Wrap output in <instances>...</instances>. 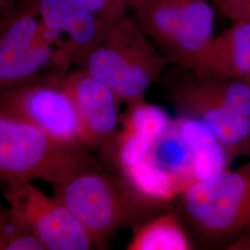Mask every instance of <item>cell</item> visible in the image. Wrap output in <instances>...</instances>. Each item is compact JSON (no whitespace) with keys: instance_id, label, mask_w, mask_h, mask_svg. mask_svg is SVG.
Masks as SVG:
<instances>
[{"instance_id":"cell-1","label":"cell","mask_w":250,"mask_h":250,"mask_svg":"<svg viewBox=\"0 0 250 250\" xmlns=\"http://www.w3.org/2000/svg\"><path fill=\"white\" fill-rule=\"evenodd\" d=\"M52 188L99 250L107 249L110 239L122 230L133 231L172 209L145 198L125 177L107 172L104 165L75 171Z\"/></svg>"},{"instance_id":"cell-2","label":"cell","mask_w":250,"mask_h":250,"mask_svg":"<svg viewBox=\"0 0 250 250\" xmlns=\"http://www.w3.org/2000/svg\"><path fill=\"white\" fill-rule=\"evenodd\" d=\"M172 65L161 78L171 104L182 115L203 123L232 163L238 158L250 160V82L203 77Z\"/></svg>"},{"instance_id":"cell-3","label":"cell","mask_w":250,"mask_h":250,"mask_svg":"<svg viewBox=\"0 0 250 250\" xmlns=\"http://www.w3.org/2000/svg\"><path fill=\"white\" fill-rule=\"evenodd\" d=\"M173 209L195 248L227 250L250 231V160L216 178L193 184Z\"/></svg>"},{"instance_id":"cell-4","label":"cell","mask_w":250,"mask_h":250,"mask_svg":"<svg viewBox=\"0 0 250 250\" xmlns=\"http://www.w3.org/2000/svg\"><path fill=\"white\" fill-rule=\"evenodd\" d=\"M101 165L86 145L64 143L0 110V183L42 180L54 186L75 171Z\"/></svg>"},{"instance_id":"cell-5","label":"cell","mask_w":250,"mask_h":250,"mask_svg":"<svg viewBox=\"0 0 250 250\" xmlns=\"http://www.w3.org/2000/svg\"><path fill=\"white\" fill-rule=\"evenodd\" d=\"M171 64L129 13L111 26L78 68L107 85L127 106L144 100Z\"/></svg>"},{"instance_id":"cell-6","label":"cell","mask_w":250,"mask_h":250,"mask_svg":"<svg viewBox=\"0 0 250 250\" xmlns=\"http://www.w3.org/2000/svg\"><path fill=\"white\" fill-rule=\"evenodd\" d=\"M62 47L45 28L36 0H17L0 16V93L53 71L68 72Z\"/></svg>"},{"instance_id":"cell-7","label":"cell","mask_w":250,"mask_h":250,"mask_svg":"<svg viewBox=\"0 0 250 250\" xmlns=\"http://www.w3.org/2000/svg\"><path fill=\"white\" fill-rule=\"evenodd\" d=\"M128 5L136 23L172 64L212 37L214 11L207 0H134Z\"/></svg>"},{"instance_id":"cell-8","label":"cell","mask_w":250,"mask_h":250,"mask_svg":"<svg viewBox=\"0 0 250 250\" xmlns=\"http://www.w3.org/2000/svg\"><path fill=\"white\" fill-rule=\"evenodd\" d=\"M68 72H45L1 92L0 110L36 125L62 142L85 145L76 109L63 85Z\"/></svg>"},{"instance_id":"cell-9","label":"cell","mask_w":250,"mask_h":250,"mask_svg":"<svg viewBox=\"0 0 250 250\" xmlns=\"http://www.w3.org/2000/svg\"><path fill=\"white\" fill-rule=\"evenodd\" d=\"M4 196L13 217L44 244L46 250H91L89 232L62 202L31 182L8 185Z\"/></svg>"},{"instance_id":"cell-10","label":"cell","mask_w":250,"mask_h":250,"mask_svg":"<svg viewBox=\"0 0 250 250\" xmlns=\"http://www.w3.org/2000/svg\"><path fill=\"white\" fill-rule=\"evenodd\" d=\"M62 83L79 118L83 142L101 153L120 128L123 102L107 85L81 68L66 72Z\"/></svg>"},{"instance_id":"cell-11","label":"cell","mask_w":250,"mask_h":250,"mask_svg":"<svg viewBox=\"0 0 250 250\" xmlns=\"http://www.w3.org/2000/svg\"><path fill=\"white\" fill-rule=\"evenodd\" d=\"M45 28L62 47L67 62L77 68L106 37L112 25L100 21L82 0H36Z\"/></svg>"},{"instance_id":"cell-12","label":"cell","mask_w":250,"mask_h":250,"mask_svg":"<svg viewBox=\"0 0 250 250\" xmlns=\"http://www.w3.org/2000/svg\"><path fill=\"white\" fill-rule=\"evenodd\" d=\"M171 123L162 107L145 99L127 105L118 132L100 154L121 175L149 156L153 145Z\"/></svg>"},{"instance_id":"cell-13","label":"cell","mask_w":250,"mask_h":250,"mask_svg":"<svg viewBox=\"0 0 250 250\" xmlns=\"http://www.w3.org/2000/svg\"><path fill=\"white\" fill-rule=\"evenodd\" d=\"M203 77L221 79L250 78V21L234 24L211 37L196 52L177 63Z\"/></svg>"},{"instance_id":"cell-14","label":"cell","mask_w":250,"mask_h":250,"mask_svg":"<svg viewBox=\"0 0 250 250\" xmlns=\"http://www.w3.org/2000/svg\"><path fill=\"white\" fill-rule=\"evenodd\" d=\"M173 124L190 147L196 183L216 178L230 170L232 162L223 146L203 123L181 114Z\"/></svg>"},{"instance_id":"cell-15","label":"cell","mask_w":250,"mask_h":250,"mask_svg":"<svg viewBox=\"0 0 250 250\" xmlns=\"http://www.w3.org/2000/svg\"><path fill=\"white\" fill-rule=\"evenodd\" d=\"M127 250H196L178 214L172 208L133 230Z\"/></svg>"},{"instance_id":"cell-16","label":"cell","mask_w":250,"mask_h":250,"mask_svg":"<svg viewBox=\"0 0 250 250\" xmlns=\"http://www.w3.org/2000/svg\"><path fill=\"white\" fill-rule=\"evenodd\" d=\"M145 198L155 204L174 208V201L187 190L178 178L162 170L148 156L121 174Z\"/></svg>"},{"instance_id":"cell-17","label":"cell","mask_w":250,"mask_h":250,"mask_svg":"<svg viewBox=\"0 0 250 250\" xmlns=\"http://www.w3.org/2000/svg\"><path fill=\"white\" fill-rule=\"evenodd\" d=\"M149 157L162 170L178 178L187 189L196 183L192 153L173 120L153 145Z\"/></svg>"},{"instance_id":"cell-18","label":"cell","mask_w":250,"mask_h":250,"mask_svg":"<svg viewBox=\"0 0 250 250\" xmlns=\"http://www.w3.org/2000/svg\"><path fill=\"white\" fill-rule=\"evenodd\" d=\"M0 250H46L44 244L18 222L9 210L8 220L0 236Z\"/></svg>"},{"instance_id":"cell-19","label":"cell","mask_w":250,"mask_h":250,"mask_svg":"<svg viewBox=\"0 0 250 250\" xmlns=\"http://www.w3.org/2000/svg\"><path fill=\"white\" fill-rule=\"evenodd\" d=\"M96 17L113 25L129 14L128 0H82Z\"/></svg>"},{"instance_id":"cell-20","label":"cell","mask_w":250,"mask_h":250,"mask_svg":"<svg viewBox=\"0 0 250 250\" xmlns=\"http://www.w3.org/2000/svg\"><path fill=\"white\" fill-rule=\"evenodd\" d=\"M215 6L233 21H239L248 0H212Z\"/></svg>"},{"instance_id":"cell-21","label":"cell","mask_w":250,"mask_h":250,"mask_svg":"<svg viewBox=\"0 0 250 250\" xmlns=\"http://www.w3.org/2000/svg\"><path fill=\"white\" fill-rule=\"evenodd\" d=\"M227 250H250V231L233 242Z\"/></svg>"},{"instance_id":"cell-22","label":"cell","mask_w":250,"mask_h":250,"mask_svg":"<svg viewBox=\"0 0 250 250\" xmlns=\"http://www.w3.org/2000/svg\"><path fill=\"white\" fill-rule=\"evenodd\" d=\"M17 0H0V16L11 9Z\"/></svg>"},{"instance_id":"cell-23","label":"cell","mask_w":250,"mask_h":250,"mask_svg":"<svg viewBox=\"0 0 250 250\" xmlns=\"http://www.w3.org/2000/svg\"><path fill=\"white\" fill-rule=\"evenodd\" d=\"M8 216H9V211L0 210V236L4 231L5 225H6L7 220H8Z\"/></svg>"},{"instance_id":"cell-24","label":"cell","mask_w":250,"mask_h":250,"mask_svg":"<svg viewBox=\"0 0 250 250\" xmlns=\"http://www.w3.org/2000/svg\"><path fill=\"white\" fill-rule=\"evenodd\" d=\"M240 21H250V0L247 1L244 7Z\"/></svg>"},{"instance_id":"cell-25","label":"cell","mask_w":250,"mask_h":250,"mask_svg":"<svg viewBox=\"0 0 250 250\" xmlns=\"http://www.w3.org/2000/svg\"><path fill=\"white\" fill-rule=\"evenodd\" d=\"M130 1H134V0H128V3H129V2H130Z\"/></svg>"},{"instance_id":"cell-26","label":"cell","mask_w":250,"mask_h":250,"mask_svg":"<svg viewBox=\"0 0 250 250\" xmlns=\"http://www.w3.org/2000/svg\"><path fill=\"white\" fill-rule=\"evenodd\" d=\"M247 81H249V82H250V78H249V79H247Z\"/></svg>"}]
</instances>
